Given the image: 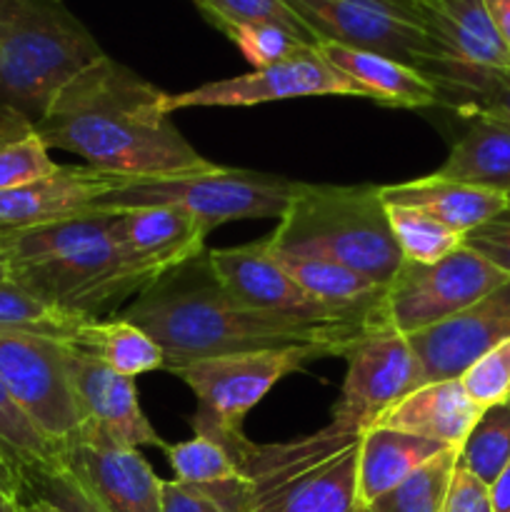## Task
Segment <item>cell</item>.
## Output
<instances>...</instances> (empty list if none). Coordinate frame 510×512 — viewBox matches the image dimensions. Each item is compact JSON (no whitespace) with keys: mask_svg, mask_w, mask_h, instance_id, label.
Here are the masks:
<instances>
[{"mask_svg":"<svg viewBox=\"0 0 510 512\" xmlns=\"http://www.w3.org/2000/svg\"><path fill=\"white\" fill-rule=\"evenodd\" d=\"M315 95H348L368 98L353 80L320 55L318 48H303L280 63L253 68L235 78L203 83L185 93H165L163 110L173 115L185 108H250L260 103Z\"/></svg>","mask_w":510,"mask_h":512,"instance_id":"obj_12","label":"cell"},{"mask_svg":"<svg viewBox=\"0 0 510 512\" xmlns=\"http://www.w3.org/2000/svg\"><path fill=\"white\" fill-rule=\"evenodd\" d=\"M298 180L255 170L213 165L200 173L168 178L120 180L90 210H125L145 205H175L218 228L235 220L283 218L300 190Z\"/></svg>","mask_w":510,"mask_h":512,"instance_id":"obj_6","label":"cell"},{"mask_svg":"<svg viewBox=\"0 0 510 512\" xmlns=\"http://www.w3.org/2000/svg\"><path fill=\"white\" fill-rule=\"evenodd\" d=\"M93 318H80L38 298L13 280H0V333H23L78 348Z\"/></svg>","mask_w":510,"mask_h":512,"instance_id":"obj_31","label":"cell"},{"mask_svg":"<svg viewBox=\"0 0 510 512\" xmlns=\"http://www.w3.org/2000/svg\"><path fill=\"white\" fill-rule=\"evenodd\" d=\"M0 280H10V265H8V255H5L3 240H0Z\"/></svg>","mask_w":510,"mask_h":512,"instance_id":"obj_49","label":"cell"},{"mask_svg":"<svg viewBox=\"0 0 510 512\" xmlns=\"http://www.w3.org/2000/svg\"><path fill=\"white\" fill-rule=\"evenodd\" d=\"M435 173L510 195V125L473 118Z\"/></svg>","mask_w":510,"mask_h":512,"instance_id":"obj_29","label":"cell"},{"mask_svg":"<svg viewBox=\"0 0 510 512\" xmlns=\"http://www.w3.org/2000/svg\"><path fill=\"white\" fill-rule=\"evenodd\" d=\"M68 368L83 410V428L78 435H98L128 448H160L165 440L145 418L133 378L115 373L95 355L68 345Z\"/></svg>","mask_w":510,"mask_h":512,"instance_id":"obj_16","label":"cell"},{"mask_svg":"<svg viewBox=\"0 0 510 512\" xmlns=\"http://www.w3.org/2000/svg\"><path fill=\"white\" fill-rule=\"evenodd\" d=\"M0 240L13 283L80 318L100 320L150 285L115 243L108 210L0 230Z\"/></svg>","mask_w":510,"mask_h":512,"instance_id":"obj_3","label":"cell"},{"mask_svg":"<svg viewBox=\"0 0 510 512\" xmlns=\"http://www.w3.org/2000/svg\"><path fill=\"white\" fill-rule=\"evenodd\" d=\"M380 198L385 205L420 210L460 235L488 223L510 205L508 193L460 183L438 173L408 180V183L380 185Z\"/></svg>","mask_w":510,"mask_h":512,"instance_id":"obj_22","label":"cell"},{"mask_svg":"<svg viewBox=\"0 0 510 512\" xmlns=\"http://www.w3.org/2000/svg\"><path fill=\"white\" fill-rule=\"evenodd\" d=\"M270 253L283 265L285 273L325 308L365 320L370 325H380L378 308L388 285L375 283L368 275L358 273L338 260L325 258V255L295 253V250H280L273 245H270Z\"/></svg>","mask_w":510,"mask_h":512,"instance_id":"obj_23","label":"cell"},{"mask_svg":"<svg viewBox=\"0 0 510 512\" xmlns=\"http://www.w3.org/2000/svg\"><path fill=\"white\" fill-rule=\"evenodd\" d=\"M445 512H493L488 485H483L475 475H470L468 470L455 465Z\"/></svg>","mask_w":510,"mask_h":512,"instance_id":"obj_42","label":"cell"},{"mask_svg":"<svg viewBox=\"0 0 510 512\" xmlns=\"http://www.w3.org/2000/svg\"><path fill=\"white\" fill-rule=\"evenodd\" d=\"M118 183L120 178L88 165H58L48 178L0 190V230L33 228L85 213Z\"/></svg>","mask_w":510,"mask_h":512,"instance_id":"obj_18","label":"cell"},{"mask_svg":"<svg viewBox=\"0 0 510 512\" xmlns=\"http://www.w3.org/2000/svg\"><path fill=\"white\" fill-rule=\"evenodd\" d=\"M415 10L443 60L493 68L510 65V53L483 0H415Z\"/></svg>","mask_w":510,"mask_h":512,"instance_id":"obj_21","label":"cell"},{"mask_svg":"<svg viewBox=\"0 0 510 512\" xmlns=\"http://www.w3.org/2000/svg\"><path fill=\"white\" fill-rule=\"evenodd\" d=\"M483 3L495 30H498L500 40H503L505 50L510 53V0H483Z\"/></svg>","mask_w":510,"mask_h":512,"instance_id":"obj_45","label":"cell"},{"mask_svg":"<svg viewBox=\"0 0 510 512\" xmlns=\"http://www.w3.org/2000/svg\"><path fill=\"white\" fill-rule=\"evenodd\" d=\"M58 170L33 120L0 105V190L48 178Z\"/></svg>","mask_w":510,"mask_h":512,"instance_id":"obj_32","label":"cell"},{"mask_svg":"<svg viewBox=\"0 0 510 512\" xmlns=\"http://www.w3.org/2000/svg\"><path fill=\"white\" fill-rule=\"evenodd\" d=\"M435 88V105L463 118H488L510 125V65H470L435 60L423 70Z\"/></svg>","mask_w":510,"mask_h":512,"instance_id":"obj_27","label":"cell"},{"mask_svg":"<svg viewBox=\"0 0 510 512\" xmlns=\"http://www.w3.org/2000/svg\"><path fill=\"white\" fill-rule=\"evenodd\" d=\"M20 512H60L53 503H48L45 498L35 493H23L20 498Z\"/></svg>","mask_w":510,"mask_h":512,"instance_id":"obj_47","label":"cell"},{"mask_svg":"<svg viewBox=\"0 0 510 512\" xmlns=\"http://www.w3.org/2000/svg\"><path fill=\"white\" fill-rule=\"evenodd\" d=\"M60 463L108 512H160V485L138 448L98 435H75Z\"/></svg>","mask_w":510,"mask_h":512,"instance_id":"obj_15","label":"cell"},{"mask_svg":"<svg viewBox=\"0 0 510 512\" xmlns=\"http://www.w3.org/2000/svg\"><path fill=\"white\" fill-rule=\"evenodd\" d=\"M320 55L348 80H353L370 100L393 108H430L435 88L420 70L370 50L345 48L338 43H318Z\"/></svg>","mask_w":510,"mask_h":512,"instance_id":"obj_24","label":"cell"},{"mask_svg":"<svg viewBox=\"0 0 510 512\" xmlns=\"http://www.w3.org/2000/svg\"><path fill=\"white\" fill-rule=\"evenodd\" d=\"M0 380L35 428L65 448L83 428L68 368V345L23 333H0Z\"/></svg>","mask_w":510,"mask_h":512,"instance_id":"obj_10","label":"cell"},{"mask_svg":"<svg viewBox=\"0 0 510 512\" xmlns=\"http://www.w3.org/2000/svg\"><path fill=\"white\" fill-rule=\"evenodd\" d=\"M0 512H20V500L10 498V495L0 493Z\"/></svg>","mask_w":510,"mask_h":512,"instance_id":"obj_48","label":"cell"},{"mask_svg":"<svg viewBox=\"0 0 510 512\" xmlns=\"http://www.w3.org/2000/svg\"><path fill=\"white\" fill-rule=\"evenodd\" d=\"M358 445L330 463L280 485L278 490L260 498L253 512H355L358 510Z\"/></svg>","mask_w":510,"mask_h":512,"instance_id":"obj_28","label":"cell"},{"mask_svg":"<svg viewBox=\"0 0 510 512\" xmlns=\"http://www.w3.org/2000/svg\"><path fill=\"white\" fill-rule=\"evenodd\" d=\"M318 43L388 55L423 73L443 60L425 33L415 0H285Z\"/></svg>","mask_w":510,"mask_h":512,"instance_id":"obj_9","label":"cell"},{"mask_svg":"<svg viewBox=\"0 0 510 512\" xmlns=\"http://www.w3.org/2000/svg\"><path fill=\"white\" fill-rule=\"evenodd\" d=\"M443 450L448 448L403 430L383 425L365 430L358 445V508L383 498Z\"/></svg>","mask_w":510,"mask_h":512,"instance_id":"obj_26","label":"cell"},{"mask_svg":"<svg viewBox=\"0 0 510 512\" xmlns=\"http://www.w3.org/2000/svg\"><path fill=\"white\" fill-rule=\"evenodd\" d=\"M480 413L483 408L470 400L460 380H438L418 385L413 393L385 410L375 425L403 430L445 448L460 450Z\"/></svg>","mask_w":510,"mask_h":512,"instance_id":"obj_20","label":"cell"},{"mask_svg":"<svg viewBox=\"0 0 510 512\" xmlns=\"http://www.w3.org/2000/svg\"><path fill=\"white\" fill-rule=\"evenodd\" d=\"M493 512H510V463L500 470L498 478L488 485Z\"/></svg>","mask_w":510,"mask_h":512,"instance_id":"obj_46","label":"cell"},{"mask_svg":"<svg viewBox=\"0 0 510 512\" xmlns=\"http://www.w3.org/2000/svg\"><path fill=\"white\" fill-rule=\"evenodd\" d=\"M23 493H35L53 503L60 512H108L88 490L80 485V480L58 463L55 468L33 473L25 478Z\"/></svg>","mask_w":510,"mask_h":512,"instance_id":"obj_40","label":"cell"},{"mask_svg":"<svg viewBox=\"0 0 510 512\" xmlns=\"http://www.w3.org/2000/svg\"><path fill=\"white\" fill-rule=\"evenodd\" d=\"M343 358L348 370L330 420L353 433L373 428L385 410L423 385L413 345L390 325H368Z\"/></svg>","mask_w":510,"mask_h":512,"instance_id":"obj_11","label":"cell"},{"mask_svg":"<svg viewBox=\"0 0 510 512\" xmlns=\"http://www.w3.org/2000/svg\"><path fill=\"white\" fill-rule=\"evenodd\" d=\"M165 353V370L198 360L285 345H325L335 355L363 333L365 323H313L263 313L238 303L210 270L208 255L160 275L123 313Z\"/></svg>","mask_w":510,"mask_h":512,"instance_id":"obj_2","label":"cell"},{"mask_svg":"<svg viewBox=\"0 0 510 512\" xmlns=\"http://www.w3.org/2000/svg\"><path fill=\"white\" fill-rule=\"evenodd\" d=\"M195 5L220 33L235 25H278L293 33L300 43L318 48L315 35L305 28L303 20L288 8L285 0H195Z\"/></svg>","mask_w":510,"mask_h":512,"instance_id":"obj_37","label":"cell"},{"mask_svg":"<svg viewBox=\"0 0 510 512\" xmlns=\"http://www.w3.org/2000/svg\"><path fill=\"white\" fill-rule=\"evenodd\" d=\"M458 450L448 448L413 475L395 485L390 493L368 505L370 512H445L450 483H453Z\"/></svg>","mask_w":510,"mask_h":512,"instance_id":"obj_33","label":"cell"},{"mask_svg":"<svg viewBox=\"0 0 510 512\" xmlns=\"http://www.w3.org/2000/svg\"><path fill=\"white\" fill-rule=\"evenodd\" d=\"M268 243L280 250L325 255L380 285H388L403 265L380 185L303 183Z\"/></svg>","mask_w":510,"mask_h":512,"instance_id":"obj_5","label":"cell"},{"mask_svg":"<svg viewBox=\"0 0 510 512\" xmlns=\"http://www.w3.org/2000/svg\"><path fill=\"white\" fill-rule=\"evenodd\" d=\"M25 490V478L3 453H0V493L10 495V498L20 500Z\"/></svg>","mask_w":510,"mask_h":512,"instance_id":"obj_44","label":"cell"},{"mask_svg":"<svg viewBox=\"0 0 510 512\" xmlns=\"http://www.w3.org/2000/svg\"><path fill=\"white\" fill-rule=\"evenodd\" d=\"M460 383L470 400L483 410L505 403L510 398V338L475 360L463 373Z\"/></svg>","mask_w":510,"mask_h":512,"instance_id":"obj_38","label":"cell"},{"mask_svg":"<svg viewBox=\"0 0 510 512\" xmlns=\"http://www.w3.org/2000/svg\"><path fill=\"white\" fill-rule=\"evenodd\" d=\"M355 512H370V510H368V508H358Z\"/></svg>","mask_w":510,"mask_h":512,"instance_id":"obj_50","label":"cell"},{"mask_svg":"<svg viewBox=\"0 0 510 512\" xmlns=\"http://www.w3.org/2000/svg\"><path fill=\"white\" fill-rule=\"evenodd\" d=\"M463 245L488 260L505 278H510V205L488 223L465 233Z\"/></svg>","mask_w":510,"mask_h":512,"instance_id":"obj_41","label":"cell"},{"mask_svg":"<svg viewBox=\"0 0 510 512\" xmlns=\"http://www.w3.org/2000/svg\"><path fill=\"white\" fill-rule=\"evenodd\" d=\"M510 338V280L470 308L408 335L423 383L460 380L488 350Z\"/></svg>","mask_w":510,"mask_h":512,"instance_id":"obj_14","label":"cell"},{"mask_svg":"<svg viewBox=\"0 0 510 512\" xmlns=\"http://www.w3.org/2000/svg\"><path fill=\"white\" fill-rule=\"evenodd\" d=\"M165 93L103 55L75 75L35 123L50 150L120 180L168 178L213 168L163 110Z\"/></svg>","mask_w":510,"mask_h":512,"instance_id":"obj_1","label":"cell"},{"mask_svg":"<svg viewBox=\"0 0 510 512\" xmlns=\"http://www.w3.org/2000/svg\"><path fill=\"white\" fill-rule=\"evenodd\" d=\"M160 512H223L205 495L195 493L178 480H163L160 485Z\"/></svg>","mask_w":510,"mask_h":512,"instance_id":"obj_43","label":"cell"},{"mask_svg":"<svg viewBox=\"0 0 510 512\" xmlns=\"http://www.w3.org/2000/svg\"><path fill=\"white\" fill-rule=\"evenodd\" d=\"M0 453L23 473V478L43 473L60 463L55 445L20 410L3 380H0Z\"/></svg>","mask_w":510,"mask_h":512,"instance_id":"obj_35","label":"cell"},{"mask_svg":"<svg viewBox=\"0 0 510 512\" xmlns=\"http://www.w3.org/2000/svg\"><path fill=\"white\" fill-rule=\"evenodd\" d=\"M225 35L238 45V50L250 60L253 68L280 63L298 50L310 48L278 25H235V28L225 30Z\"/></svg>","mask_w":510,"mask_h":512,"instance_id":"obj_39","label":"cell"},{"mask_svg":"<svg viewBox=\"0 0 510 512\" xmlns=\"http://www.w3.org/2000/svg\"><path fill=\"white\" fill-rule=\"evenodd\" d=\"M108 213L115 243L128 263L150 283L203 255L205 238L213 230L175 205H145Z\"/></svg>","mask_w":510,"mask_h":512,"instance_id":"obj_17","label":"cell"},{"mask_svg":"<svg viewBox=\"0 0 510 512\" xmlns=\"http://www.w3.org/2000/svg\"><path fill=\"white\" fill-rule=\"evenodd\" d=\"M508 280L465 245L433 265L403 260L385 288L378 323L390 325L408 338L470 308Z\"/></svg>","mask_w":510,"mask_h":512,"instance_id":"obj_8","label":"cell"},{"mask_svg":"<svg viewBox=\"0 0 510 512\" xmlns=\"http://www.w3.org/2000/svg\"><path fill=\"white\" fill-rule=\"evenodd\" d=\"M78 350L95 355L125 378L165 370V353L143 328L125 318L88 320Z\"/></svg>","mask_w":510,"mask_h":512,"instance_id":"obj_30","label":"cell"},{"mask_svg":"<svg viewBox=\"0 0 510 512\" xmlns=\"http://www.w3.org/2000/svg\"><path fill=\"white\" fill-rule=\"evenodd\" d=\"M335 355L325 345H285V348L248 350L218 355L170 370L198 398L190 418L195 435L215 440L225 450L243 435V420L285 375L303 370L313 360Z\"/></svg>","mask_w":510,"mask_h":512,"instance_id":"obj_7","label":"cell"},{"mask_svg":"<svg viewBox=\"0 0 510 512\" xmlns=\"http://www.w3.org/2000/svg\"><path fill=\"white\" fill-rule=\"evenodd\" d=\"M163 453L175 473L173 480L205 495L223 512H253V485L220 443L193 435L183 443L165 445Z\"/></svg>","mask_w":510,"mask_h":512,"instance_id":"obj_25","label":"cell"},{"mask_svg":"<svg viewBox=\"0 0 510 512\" xmlns=\"http://www.w3.org/2000/svg\"><path fill=\"white\" fill-rule=\"evenodd\" d=\"M363 433H353L330 420L325 428L315 433L303 435V438L288 440V443H268L258 445L250 443L248 438H240L233 448L228 450L238 463L240 473L253 485V508L260 498L278 490L280 485L330 463L345 450L355 448Z\"/></svg>","mask_w":510,"mask_h":512,"instance_id":"obj_19","label":"cell"},{"mask_svg":"<svg viewBox=\"0 0 510 512\" xmlns=\"http://www.w3.org/2000/svg\"><path fill=\"white\" fill-rule=\"evenodd\" d=\"M205 255H208L215 280L223 285L225 293L248 308L313 320V323H365V320L335 313L318 303L313 295L305 293L270 253L268 238L260 243L238 245V248L205 250Z\"/></svg>","mask_w":510,"mask_h":512,"instance_id":"obj_13","label":"cell"},{"mask_svg":"<svg viewBox=\"0 0 510 512\" xmlns=\"http://www.w3.org/2000/svg\"><path fill=\"white\" fill-rule=\"evenodd\" d=\"M103 55L98 40L58 0H0V105L33 123Z\"/></svg>","mask_w":510,"mask_h":512,"instance_id":"obj_4","label":"cell"},{"mask_svg":"<svg viewBox=\"0 0 510 512\" xmlns=\"http://www.w3.org/2000/svg\"><path fill=\"white\" fill-rule=\"evenodd\" d=\"M510 463V398L490 405L458 450V465L483 485H490Z\"/></svg>","mask_w":510,"mask_h":512,"instance_id":"obj_34","label":"cell"},{"mask_svg":"<svg viewBox=\"0 0 510 512\" xmlns=\"http://www.w3.org/2000/svg\"><path fill=\"white\" fill-rule=\"evenodd\" d=\"M385 210L400 255L408 263L433 265L463 245V235L420 210L403 205H385Z\"/></svg>","mask_w":510,"mask_h":512,"instance_id":"obj_36","label":"cell"}]
</instances>
